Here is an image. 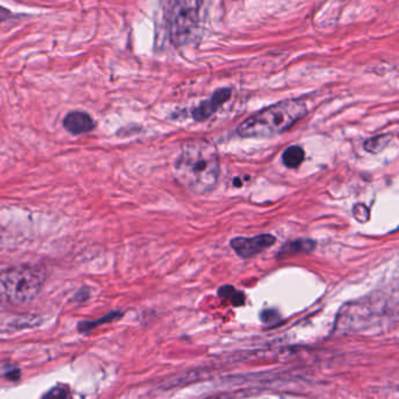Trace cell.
<instances>
[{"instance_id": "1", "label": "cell", "mask_w": 399, "mask_h": 399, "mask_svg": "<svg viewBox=\"0 0 399 399\" xmlns=\"http://www.w3.org/2000/svg\"><path fill=\"white\" fill-rule=\"evenodd\" d=\"M177 180L192 193L203 195L217 186L221 162L217 148L205 139L184 142L175 164Z\"/></svg>"}, {"instance_id": "14", "label": "cell", "mask_w": 399, "mask_h": 399, "mask_svg": "<svg viewBox=\"0 0 399 399\" xmlns=\"http://www.w3.org/2000/svg\"><path fill=\"white\" fill-rule=\"evenodd\" d=\"M121 313H111L109 316H106L104 319H101L100 321L98 322H84L80 325V329H81L82 332H86V331H89V329L93 328L95 326L98 325V323H101V322H108L111 321V320L117 319V318H120Z\"/></svg>"}, {"instance_id": "2", "label": "cell", "mask_w": 399, "mask_h": 399, "mask_svg": "<svg viewBox=\"0 0 399 399\" xmlns=\"http://www.w3.org/2000/svg\"><path fill=\"white\" fill-rule=\"evenodd\" d=\"M307 115V105L301 100H286L260 110L238 128L243 138H267L291 129Z\"/></svg>"}, {"instance_id": "3", "label": "cell", "mask_w": 399, "mask_h": 399, "mask_svg": "<svg viewBox=\"0 0 399 399\" xmlns=\"http://www.w3.org/2000/svg\"><path fill=\"white\" fill-rule=\"evenodd\" d=\"M46 271L34 265H20L0 271V303L9 306L29 305L45 285Z\"/></svg>"}, {"instance_id": "11", "label": "cell", "mask_w": 399, "mask_h": 399, "mask_svg": "<svg viewBox=\"0 0 399 399\" xmlns=\"http://www.w3.org/2000/svg\"><path fill=\"white\" fill-rule=\"evenodd\" d=\"M218 293H219V296H221V298L230 299L234 306H241L245 303L243 293L238 292L234 287L230 286V285H225V286L221 287Z\"/></svg>"}, {"instance_id": "13", "label": "cell", "mask_w": 399, "mask_h": 399, "mask_svg": "<svg viewBox=\"0 0 399 399\" xmlns=\"http://www.w3.org/2000/svg\"><path fill=\"white\" fill-rule=\"evenodd\" d=\"M353 214H354L355 219L358 222H367L369 217H370L369 209L364 204H356L354 207V209H353Z\"/></svg>"}, {"instance_id": "5", "label": "cell", "mask_w": 399, "mask_h": 399, "mask_svg": "<svg viewBox=\"0 0 399 399\" xmlns=\"http://www.w3.org/2000/svg\"><path fill=\"white\" fill-rule=\"evenodd\" d=\"M276 243V237L268 234L256 236L252 239L245 237H236L231 241V247L241 258H251L256 254L263 252V250L272 247Z\"/></svg>"}, {"instance_id": "16", "label": "cell", "mask_w": 399, "mask_h": 399, "mask_svg": "<svg viewBox=\"0 0 399 399\" xmlns=\"http://www.w3.org/2000/svg\"><path fill=\"white\" fill-rule=\"evenodd\" d=\"M3 14H9L7 11L4 10L3 7H0V21L1 20L5 19V16H3Z\"/></svg>"}, {"instance_id": "8", "label": "cell", "mask_w": 399, "mask_h": 399, "mask_svg": "<svg viewBox=\"0 0 399 399\" xmlns=\"http://www.w3.org/2000/svg\"><path fill=\"white\" fill-rule=\"evenodd\" d=\"M315 247H316V243L313 239H296V241L289 242L287 244L283 245L278 254V257H289L293 254H309L314 250Z\"/></svg>"}, {"instance_id": "7", "label": "cell", "mask_w": 399, "mask_h": 399, "mask_svg": "<svg viewBox=\"0 0 399 399\" xmlns=\"http://www.w3.org/2000/svg\"><path fill=\"white\" fill-rule=\"evenodd\" d=\"M64 126L71 135H85L95 129V123L88 113L71 111L65 117Z\"/></svg>"}, {"instance_id": "9", "label": "cell", "mask_w": 399, "mask_h": 399, "mask_svg": "<svg viewBox=\"0 0 399 399\" xmlns=\"http://www.w3.org/2000/svg\"><path fill=\"white\" fill-rule=\"evenodd\" d=\"M305 160V151L300 146H289L283 155V164L288 168L299 167Z\"/></svg>"}, {"instance_id": "15", "label": "cell", "mask_w": 399, "mask_h": 399, "mask_svg": "<svg viewBox=\"0 0 399 399\" xmlns=\"http://www.w3.org/2000/svg\"><path fill=\"white\" fill-rule=\"evenodd\" d=\"M261 320H263V323H267V325L276 323L279 320V313L274 309H266L261 313Z\"/></svg>"}, {"instance_id": "10", "label": "cell", "mask_w": 399, "mask_h": 399, "mask_svg": "<svg viewBox=\"0 0 399 399\" xmlns=\"http://www.w3.org/2000/svg\"><path fill=\"white\" fill-rule=\"evenodd\" d=\"M391 139H393V135H389V133L376 135V137L368 139L365 144H364V148H365V151L369 152V153L376 155L378 152L383 151L384 148L388 146V144L391 142Z\"/></svg>"}, {"instance_id": "4", "label": "cell", "mask_w": 399, "mask_h": 399, "mask_svg": "<svg viewBox=\"0 0 399 399\" xmlns=\"http://www.w3.org/2000/svg\"><path fill=\"white\" fill-rule=\"evenodd\" d=\"M203 0H170V36L175 45L186 43L198 26Z\"/></svg>"}, {"instance_id": "12", "label": "cell", "mask_w": 399, "mask_h": 399, "mask_svg": "<svg viewBox=\"0 0 399 399\" xmlns=\"http://www.w3.org/2000/svg\"><path fill=\"white\" fill-rule=\"evenodd\" d=\"M67 395H69L67 388L59 385L49 390V393L43 397V399H67Z\"/></svg>"}, {"instance_id": "6", "label": "cell", "mask_w": 399, "mask_h": 399, "mask_svg": "<svg viewBox=\"0 0 399 399\" xmlns=\"http://www.w3.org/2000/svg\"><path fill=\"white\" fill-rule=\"evenodd\" d=\"M231 97V89L223 88L212 95L211 98L204 100L199 104L198 107L195 108L192 111V117L197 122H203L208 120L217 111L223 104L226 103Z\"/></svg>"}]
</instances>
